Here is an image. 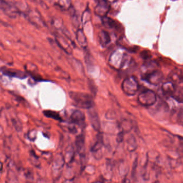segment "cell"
<instances>
[{"mask_svg": "<svg viewBox=\"0 0 183 183\" xmlns=\"http://www.w3.org/2000/svg\"><path fill=\"white\" fill-rule=\"evenodd\" d=\"M109 10L110 6L106 0H98V4L95 9V13L101 17H104Z\"/></svg>", "mask_w": 183, "mask_h": 183, "instance_id": "7", "label": "cell"}, {"mask_svg": "<svg viewBox=\"0 0 183 183\" xmlns=\"http://www.w3.org/2000/svg\"><path fill=\"white\" fill-rule=\"evenodd\" d=\"M75 145L78 151H80L84 146V137L83 135H79L75 140Z\"/></svg>", "mask_w": 183, "mask_h": 183, "instance_id": "19", "label": "cell"}, {"mask_svg": "<svg viewBox=\"0 0 183 183\" xmlns=\"http://www.w3.org/2000/svg\"><path fill=\"white\" fill-rule=\"evenodd\" d=\"M147 70L143 72L142 79L151 85L157 86L161 83L163 79V75L158 70L152 69L153 66H149V63L144 66Z\"/></svg>", "mask_w": 183, "mask_h": 183, "instance_id": "3", "label": "cell"}, {"mask_svg": "<svg viewBox=\"0 0 183 183\" xmlns=\"http://www.w3.org/2000/svg\"><path fill=\"white\" fill-rule=\"evenodd\" d=\"M76 39L79 45L83 48H86L88 46L86 37L81 30H78L76 33Z\"/></svg>", "mask_w": 183, "mask_h": 183, "instance_id": "13", "label": "cell"}, {"mask_svg": "<svg viewBox=\"0 0 183 183\" xmlns=\"http://www.w3.org/2000/svg\"><path fill=\"white\" fill-rule=\"evenodd\" d=\"M56 41L58 45L62 48L65 52L68 54H71V48L69 43H67L64 39L60 36H57L56 37Z\"/></svg>", "mask_w": 183, "mask_h": 183, "instance_id": "12", "label": "cell"}, {"mask_svg": "<svg viewBox=\"0 0 183 183\" xmlns=\"http://www.w3.org/2000/svg\"><path fill=\"white\" fill-rule=\"evenodd\" d=\"M65 163V160L62 155L58 154L54 160L53 166V172L54 176L57 177L62 171L63 168L64 164Z\"/></svg>", "mask_w": 183, "mask_h": 183, "instance_id": "6", "label": "cell"}, {"mask_svg": "<svg viewBox=\"0 0 183 183\" xmlns=\"http://www.w3.org/2000/svg\"><path fill=\"white\" fill-rule=\"evenodd\" d=\"M103 22L104 25H106L107 27L111 28V29H118L119 27V25L118 24L117 22L114 20V19L110 18L103 17Z\"/></svg>", "mask_w": 183, "mask_h": 183, "instance_id": "15", "label": "cell"}, {"mask_svg": "<svg viewBox=\"0 0 183 183\" xmlns=\"http://www.w3.org/2000/svg\"><path fill=\"white\" fill-rule=\"evenodd\" d=\"M132 127L131 124L129 121H123L121 123V128L122 132H124V131H129L131 130V128Z\"/></svg>", "mask_w": 183, "mask_h": 183, "instance_id": "22", "label": "cell"}, {"mask_svg": "<svg viewBox=\"0 0 183 183\" xmlns=\"http://www.w3.org/2000/svg\"><path fill=\"white\" fill-rule=\"evenodd\" d=\"M176 85L171 81L164 83L162 86V93L166 96H172L176 91Z\"/></svg>", "mask_w": 183, "mask_h": 183, "instance_id": "11", "label": "cell"}, {"mask_svg": "<svg viewBox=\"0 0 183 183\" xmlns=\"http://www.w3.org/2000/svg\"><path fill=\"white\" fill-rule=\"evenodd\" d=\"M132 62L129 54L123 49H118L114 51L109 59V64L114 69L117 70L126 69Z\"/></svg>", "mask_w": 183, "mask_h": 183, "instance_id": "1", "label": "cell"}, {"mask_svg": "<svg viewBox=\"0 0 183 183\" xmlns=\"http://www.w3.org/2000/svg\"><path fill=\"white\" fill-rule=\"evenodd\" d=\"M99 40L100 44L103 46H106L109 44L111 40L109 33L106 31H101L99 34Z\"/></svg>", "mask_w": 183, "mask_h": 183, "instance_id": "14", "label": "cell"}, {"mask_svg": "<svg viewBox=\"0 0 183 183\" xmlns=\"http://www.w3.org/2000/svg\"><path fill=\"white\" fill-rule=\"evenodd\" d=\"M74 154L75 152L72 147H70L69 149H67L66 152V158H64L65 161L67 162V163H70L71 162L72 160L73 159Z\"/></svg>", "mask_w": 183, "mask_h": 183, "instance_id": "20", "label": "cell"}, {"mask_svg": "<svg viewBox=\"0 0 183 183\" xmlns=\"http://www.w3.org/2000/svg\"><path fill=\"white\" fill-rule=\"evenodd\" d=\"M139 85L137 78L134 76H130L125 78L121 84L122 91L125 94L133 96L139 90Z\"/></svg>", "mask_w": 183, "mask_h": 183, "instance_id": "4", "label": "cell"}, {"mask_svg": "<svg viewBox=\"0 0 183 183\" xmlns=\"http://www.w3.org/2000/svg\"><path fill=\"white\" fill-rule=\"evenodd\" d=\"M89 120L90 121L93 128L96 131H98L100 129V121L98 115L94 110H92V108L89 109Z\"/></svg>", "mask_w": 183, "mask_h": 183, "instance_id": "10", "label": "cell"}, {"mask_svg": "<svg viewBox=\"0 0 183 183\" xmlns=\"http://www.w3.org/2000/svg\"><path fill=\"white\" fill-rule=\"evenodd\" d=\"M102 144H103V139H102V137L100 135L97 139L96 143L95 144L94 146L93 147L92 149L93 152H97L98 150H100L102 148Z\"/></svg>", "mask_w": 183, "mask_h": 183, "instance_id": "21", "label": "cell"}, {"mask_svg": "<svg viewBox=\"0 0 183 183\" xmlns=\"http://www.w3.org/2000/svg\"><path fill=\"white\" fill-rule=\"evenodd\" d=\"M85 120V114L81 110H75L70 116V121L74 125H83Z\"/></svg>", "mask_w": 183, "mask_h": 183, "instance_id": "8", "label": "cell"}, {"mask_svg": "<svg viewBox=\"0 0 183 183\" xmlns=\"http://www.w3.org/2000/svg\"><path fill=\"white\" fill-rule=\"evenodd\" d=\"M31 170H27L26 172H25V175L26 177V179H30V180H32L33 179V175H31Z\"/></svg>", "mask_w": 183, "mask_h": 183, "instance_id": "25", "label": "cell"}, {"mask_svg": "<svg viewBox=\"0 0 183 183\" xmlns=\"http://www.w3.org/2000/svg\"><path fill=\"white\" fill-rule=\"evenodd\" d=\"M140 56L144 60H149L151 57V54L148 50H144L140 53Z\"/></svg>", "mask_w": 183, "mask_h": 183, "instance_id": "23", "label": "cell"}, {"mask_svg": "<svg viewBox=\"0 0 183 183\" xmlns=\"http://www.w3.org/2000/svg\"><path fill=\"white\" fill-rule=\"evenodd\" d=\"M70 98H71L73 104L77 108L89 109L94 106V101L91 95L86 93L70 92Z\"/></svg>", "mask_w": 183, "mask_h": 183, "instance_id": "2", "label": "cell"}, {"mask_svg": "<svg viewBox=\"0 0 183 183\" xmlns=\"http://www.w3.org/2000/svg\"><path fill=\"white\" fill-rule=\"evenodd\" d=\"M156 98L155 93L150 89H146L139 94L138 101L141 106L149 107L153 106L156 102Z\"/></svg>", "mask_w": 183, "mask_h": 183, "instance_id": "5", "label": "cell"}, {"mask_svg": "<svg viewBox=\"0 0 183 183\" xmlns=\"http://www.w3.org/2000/svg\"><path fill=\"white\" fill-rule=\"evenodd\" d=\"M127 147L128 150L132 152L137 148V143L133 135H131L128 138L127 140Z\"/></svg>", "mask_w": 183, "mask_h": 183, "instance_id": "17", "label": "cell"}, {"mask_svg": "<svg viewBox=\"0 0 183 183\" xmlns=\"http://www.w3.org/2000/svg\"><path fill=\"white\" fill-rule=\"evenodd\" d=\"M183 80V75L181 70L175 69L168 76V81H171L175 85L179 84Z\"/></svg>", "mask_w": 183, "mask_h": 183, "instance_id": "9", "label": "cell"}, {"mask_svg": "<svg viewBox=\"0 0 183 183\" xmlns=\"http://www.w3.org/2000/svg\"><path fill=\"white\" fill-rule=\"evenodd\" d=\"M43 113H44V115L47 117L52 118L53 119L57 120V121L62 120V118H61V117L60 116V114L57 112L51 111V110H46V111H44Z\"/></svg>", "mask_w": 183, "mask_h": 183, "instance_id": "18", "label": "cell"}, {"mask_svg": "<svg viewBox=\"0 0 183 183\" xmlns=\"http://www.w3.org/2000/svg\"><path fill=\"white\" fill-rule=\"evenodd\" d=\"M30 161L31 162V163L36 167H38L40 165V162L39 161L38 158L35 156L34 154V155L31 154Z\"/></svg>", "mask_w": 183, "mask_h": 183, "instance_id": "24", "label": "cell"}, {"mask_svg": "<svg viewBox=\"0 0 183 183\" xmlns=\"http://www.w3.org/2000/svg\"><path fill=\"white\" fill-rule=\"evenodd\" d=\"M6 182V183H19L17 175L13 170L9 169L8 170Z\"/></svg>", "mask_w": 183, "mask_h": 183, "instance_id": "16", "label": "cell"}]
</instances>
